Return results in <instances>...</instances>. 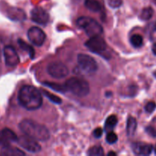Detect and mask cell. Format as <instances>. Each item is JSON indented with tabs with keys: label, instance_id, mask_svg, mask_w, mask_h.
Here are the masks:
<instances>
[{
	"label": "cell",
	"instance_id": "cell-1",
	"mask_svg": "<svg viewBox=\"0 0 156 156\" xmlns=\"http://www.w3.org/2000/svg\"><path fill=\"white\" fill-rule=\"evenodd\" d=\"M18 100L20 105L28 111L39 109L43 104L42 94L32 85H24L18 92Z\"/></svg>",
	"mask_w": 156,
	"mask_h": 156
},
{
	"label": "cell",
	"instance_id": "cell-2",
	"mask_svg": "<svg viewBox=\"0 0 156 156\" xmlns=\"http://www.w3.org/2000/svg\"><path fill=\"white\" fill-rule=\"evenodd\" d=\"M19 128L24 135L40 142H45L50 139V132L45 126L31 120H24L20 123Z\"/></svg>",
	"mask_w": 156,
	"mask_h": 156
},
{
	"label": "cell",
	"instance_id": "cell-3",
	"mask_svg": "<svg viewBox=\"0 0 156 156\" xmlns=\"http://www.w3.org/2000/svg\"><path fill=\"white\" fill-rule=\"evenodd\" d=\"M67 91L77 97H85L90 92L89 84L84 79L79 77H73L68 79L64 84Z\"/></svg>",
	"mask_w": 156,
	"mask_h": 156
},
{
	"label": "cell",
	"instance_id": "cell-4",
	"mask_svg": "<svg viewBox=\"0 0 156 156\" xmlns=\"http://www.w3.org/2000/svg\"><path fill=\"white\" fill-rule=\"evenodd\" d=\"M76 24L90 37L100 36L103 33V28L101 25L97 21L89 17H80L76 21Z\"/></svg>",
	"mask_w": 156,
	"mask_h": 156
},
{
	"label": "cell",
	"instance_id": "cell-5",
	"mask_svg": "<svg viewBox=\"0 0 156 156\" xmlns=\"http://www.w3.org/2000/svg\"><path fill=\"white\" fill-rule=\"evenodd\" d=\"M77 62L79 69L84 75H92L98 69V64L94 59L89 55L80 53L77 56Z\"/></svg>",
	"mask_w": 156,
	"mask_h": 156
},
{
	"label": "cell",
	"instance_id": "cell-6",
	"mask_svg": "<svg viewBox=\"0 0 156 156\" xmlns=\"http://www.w3.org/2000/svg\"><path fill=\"white\" fill-rule=\"evenodd\" d=\"M85 45L91 52L101 55L103 54L108 49L106 42L100 36L91 37L85 42Z\"/></svg>",
	"mask_w": 156,
	"mask_h": 156
},
{
	"label": "cell",
	"instance_id": "cell-7",
	"mask_svg": "<svg viewBox=\"0 0 156 156\" xmlns=\"http://www.w3.org/2000/svg\"><path fill=\"white\" fill-rule=\"evenodd\" d=\"M47 73L55 79H63L69 73L68 67L61 62H53L48 65L47 68Z\"/></svg>",
	"mask_w": 156,
	"mask_h": 156
},
{
	"label": "cell",
	"instance_id": "cell-8",
	"mask_svg": "<svg viewBox=\"0 0 156 156\" xmlns=\"http://www.w3.org/2000/svg\"><path fill=\"white\" fill-rule=\"evenodd\" d=\"M17 143L21 148L31 153H37L41 150V147L37 140L27 136H21L18 139Z\"/></svg>",
	"mask_w": 156,
	"mask_h": 156
},
{
	"label": "cell",
	"instance_id": "cell-9",
	"mask_svg": "<svg viewBox=\"0 0 156 156\" xmlns=\"http://www.w3.org/2000/svg\"><path fill=\"white\" fill-rule=\"evenodd\" d=\"M28 40L37 47H41L45 42L46 34L38 27H32L27 31Z\"/></svg>",
	"mask_w": 156,
	"mask_h": 156
},
{
	"label": "cell",
	"instance_id": "cell-10",
	"mask_svg": "<svg viewBox=\"0 0 156 156\" xmlns=\"http://www.w3.org/2000/svg\"><path fill=\"white\" fill-rule=\"evenodd\" d=\"M5 62V65L9 67H15L18 65L20 62L19 56L17 53L16 50L12 46H6L3 50Z\"/></svg>",
	"mask_w": 156,
	"mask_h": 156
},
{
	"label": "cell",
	"instance_id": "cell-11",
	"mask_svg": "<svg viewBox=\"0 0 156 156\" xmlns=\"http://www.w3.org/2000/svg\"><path fill=\"white\" fill-rule=\"evenodd\" d=\"M18 137L14 131L9 128H4L0 131V146L5 147L11 146L13 143H17Z\"/></svg>",
	"mask_w": 156,
	"mask_h": 156
},
{
	"label": "cell",
	"instance_id": "cell-12",
	"mask_svg": "<svg viewBox=\"0 0 156 156\" xmlns=\"http://www.w3.org/2000/svg\"><path fill=\"white\" fill-rule=\"evenodd\" d=\"M30 17L34 22L41 25H46L50 19L49 14L41 7H36L33 9L30 12Z\"/></svg>",
	"mask_w": 156,
	"mask_h": 156
},
{
	"label": "cell",
	"instance_id": "cell-13",
	"mask_svg": "<svg viewBox=\"0 0 156 156\" xmlns=\"http://www.w3.org/2000/svg\"><path fill=\"white\" fill-rule=\"evenodd\" d=\"M132 149L134 154L137 155H149L153 150V146L141 142L134 143L132 145Z\"/></svg>",
	"mask_w": 156,
	"mask_h": 156
},
{
	"label": "cell",
	"instance_id": "cell-14",
	"mask_svg": "<svg viewBox=\"0 0 156 156\" xmlns=\"http://www.w3.org/2000/svg\"><path fill=\"white\" fill-rule=\"evenodd\" d=\"M0 155L2 156H22L25 155L23 151L17 149L15 147L9 146L5 147H2L1 152H0Z\"/></svg>",
	"mask_w": 156,
	"mask_h": 156
},
{
	"label": "cell",
	"instance_id": "cell-15",
	"mask_svg": "<svg viewBox=\"0 0 156 156\" xmlns=\"http://www.w3.org/2000/svg\"><path fill=\"white\" fill-rule=\"evenodd\" d=\"M85 5L93 12H98L102 9V4L99 0H85Z\"/></svg>",
	"mask_w": 156,
	"mask_h": 156
},
{
	"label": "cell",
	"instance_id": "cell-16",
	"mask_svg": "<svg viewBox=\"0 0 156 156\" xmlns=\"http://www.w3.org/2000/svg\"><path fill=\"white\" fill-rule=\"evenodd\" d=\"M137 127V122L134 117H129L126 123V133L129 136L134 135Z\"/></svg>",
	"mask_w": 156,
	"mask_h": 156
},
{
	"label": "cell",
	"instance_id": "cell-17",
	"mask_svg": "<svg viewBox=\"0 0 156 156\" xmlns=\"http://www.w3.org/2000/svg\"><path fill=\"white\" fill-rule=\"evenodd\" d=\"M9 17L15 21H24L26 18V15L24 11H22L21 9H15L10 11Z\"/></svg>",
	"mask_w": 156,
	"mask_h": 156
},
{
	"label": "cell",
	"instance_id": "cell-18",
	"mask_svg": "<svg viewBox=\"0 0 156 156\" xmlns=\"http://www.w3.org/2000/svg\"><path fill=\"white\" fill-rule=\"evenodd\" d=\"M18 45H19L20 48H21V50H24V51L27 52V53H28L29 56H30L31 59H33V58L34 57L35 52H34V48L31 47V46L29 45L27 43H26L25 41H22V40L21 39L18 40Z\"/></svg>",
	"mask_w": 156,
	"mask_h": 156
},
{
	"label": "cell",
	"instance_id": "cell-19",
	"mask_svg": "<svg viewBox=\"0 0 156 156\" xmlns=\"http://www.w3.org/2000/svg\"><path fill=\"white\" fill-rule=\"evenodd\" d=\"M117 117L115 115H111L108 117L105 124V129L107 132H110L114 129L117 124Z\"/></svg>",
	"mask_w": 156,
	"mask_h": 156
},
{
	"label": "cell",
	"instance_id": "cell-20",
	"mask_svg": "<svg viewBox=\"0 0 156 156\" xmlns=\"http://www.w3.org/2000/svg\"><path fill=\"white\" fill-rule=\"evenodd\" d=\"M130 43L134 47L138 48L143 46V38L140 34H134L131 37Z\"/></svg>",
	"mask_w": 156,
	"mask_h": 156
},
{
	"label": "cell",
	"instance_id": "cell-21",
	"mask_svg": "<svg viewBox=\"0 0 156 156\" xmlns=\"http://www.w3.org/2000/svg\"><path fill=\"white\" fill-rule=\"evenodd\" d=\"M44 85L49 87V88H53V90L58 91V92L64 93L66 92V91H67L66 88L64 85H59V84L53 83V82H44Z\"/></svg>",
	"mask_w": 156,
	"mask_h": 156
},
{
	"label": "cell",
	"instance_id": "cell-22",
	"mask_svg": "<svg viewBox=\"0 0 156 156\" xmlns=\"http://www.w3.org/2000/svg\"><path fill=\"white\" fill-rule=\"evenodd\" d=\"M87 154L90 156H102L104 155V150L101 146H94L88 149Z\"/></svg>",
	"mask_w": 156,
	"mask_h": 156
},
{
	"label": "cell",
	"instance_id": "cell-23",
	"mask_svg": "<svg viewBox=\"0 0 156 156\" xmlns=\"http://www.w3.org/2000/svg\"><path fill=\"white\" fill-rule=\"evenodd\" d=\"M152 15H153V9L151 7H147L145 8L143 11H142V13L140 15V18L141 19H143V21H148L150 18H152Z\"/></svg>",
	"mask_w": 156,
	"mask_h": 156
},
{
	"label": "cell",
	"instance_id": "cell-24",
	"mask_svg": "<svg viewBox=\"0 0 156 156\" xmlns=\"http://www.w3.org/2000/svg\"><path fill=\"white\" fill-rule=\"evenodd\" d=\"M42 92L43 94H44L46 97L48 98L49 100L51 102H53V103L57 104V105H59V104L62 103V99H61L60 98L58 97V96L54 95V94H51V93H50L49 91H45V90H43Z\"/></svg>",
	"mask_w": 156,
	"mask_h": 156
},
{
	"label": "cell",
	"instance_id": "cell-25",
	"mask_svg": "<svg viewBox=\"0 0 156 156\" xmlns=\"http://www.w3.org/2000/svg\"><path fill=\"white\" fill-rule=\"evenodd\" d=\"M117 140H118V137H117V134L114 133L112 131H110V132H108V133L107 134L106 141L107 143H108L109 144H114L115 143H117Z\"/></svg>",
	"mask_w": 156,
	"mask_h": 156
},
{
	"label": "cell",
	"instance_id": "cell-26",
	"mask_svg": "<svg viewBox=\"0 0 156 156\" xmlns=\"http://www.w3.org/2000/svg\"><path fill=\"white\" fill-rule=\"evenodd\" d=\"M156 109V104L154 101H150L149 103L146 104V105L145 106V110L147 113L151 114V113L153 112Z\"/></svg>",
	"mask_w": 156,
	"mask_h": 156
},
{
	"label": "cell",
	"instance_id": "cell-27",
	"mask_svg": "<svg viewBox=\"0 0 156 156\" xmlns=\"http://www.w3.org/2000/svg\"><path fill=\"white\" fill-rule=\"evenodd\" d=\"M108 3L113 9H117L122 5L123 1L122 0H108Z\"/></svg>",
	"mask_w": 156,
	"mask_h": 156
},
{
	"label": "cell",
	"instance_id": "cell-28",
	"mask_svg": "<svg viewBox=\"0 0 156 156\" xmlns=\"http://www.w3.org/2000/svg\"><path fill=\"white\" fill-rule=\"evenodd\" d=\"M102 134H103V129L100 127L96 128L94 130V132H93V135H94V136L97 139L101 138V137L102 136Z\"/></svg>",
	"mask_w": 156,
	"mask_h": 156
},
{
	"label": "cell",
	"instance_id": "cell-29",
	"mask_svg": "<svg viewBox=\"0 0 156 156\" xmlns=\"http://www.w3.org/2000/svg\"><path fill=\"white\" fill-rule=\"evenodd\" d=\"M146 132L152 137H156V129L152 126H148L146 128Z\"/></svg>",
	"mask_w": 156,
	"mask_h": 156
},
{
	"label": "cell",
	"instance_id": "cell-30",
	"mask_svg": "<svg viewBox=\"0 0 156 156\" xmlns=\"http://www.w3.org/2000/svg\"><path fill=\"white\" fill-rule=\"evenodd\" d=\"M152 53H153V54L155 55V56H156V43H155V44L152 45Z\"/></svg>",
	"mask_w": 156,
	"mask_h": 156
},
{
	"label": "cell",
	"instance_id": "cell-31",
	"mask_svg": "<svg viewBox=\"0 0 156 156\" xmlns=\"http://www.w3.org/2000/svg\"><path fill=\"white\" fill-rule=\"evenodd\" d=\"M116 155V153H114V152H109V153H108V155Z\"/></svg>",
	"mask_w": 156,
	"mask_h": 156
},
{
	"label": "cell",
	"instance_id": "cell-32",
	"mask_svg": "<svg viewBox=\"0 0 156 156\" xmlns=\"http://www.w3.org/2000/svg\"><path fill=\"white\" fill-rule=\"evenodd\" d=\"M154 76H155V77H156V71L155 72V73H154Z\"/></svg>",
	"mask_w": 156,
	"mask_h": 156
},
{
	"label": "cell",
	"instance_id": "cell-33",
	"mask_svg": "<svg viewBox=\"0 0 156 156\" xmlns=\"http://www.w3.org/2000/svg\"><path fill=\"white\" fill-rule=\"evenodd\" d=\"M155 154H156V146H155Z\"/></svg>",
	"mask_w": 156,
	"mask_h": 156
},
{
	"label": "cell",
	"instance_id": "cell-34",
	"mask_svg": "<svg viewBox=\"0 0 156 156\" xmlns=\"http://www.w3.org/2000/svg\"><path fill=\"white\" fill-rule=\"evenodd\" d=\"M0 58H1V50H0Z\"/></svg>",
	"mask_w": 156,
	"mask_h": 156
}]
</instances>
